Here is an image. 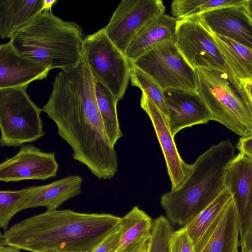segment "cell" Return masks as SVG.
<instances>
[{"instance_id":"cell-1","label":"cell","mask_w":252,"mask_h":252,"mask_svg":"<svg viewBox=\"0 0 252 252\" xmlns=\"http://www.w3.org/2000/svg\"><path fill=\"white\" fill-rule=\"evenodd\" d=\"M94 76L83 54L74 67L59 71L41 110L72 150V158L98 179L110 180L118 170L116 151L97 106Z\"/></svg>"},{"instance_id":"cell-2","label":"cell","mask_w":252,"mask_h":252,"mask_svg":"<svg viewBox=\"0 0 252 252\" xmlns=\"http://www.w3.org/2000/svg\"><path fill=\"white\" fill-rule=\"evenodd\" d=\"M121 219L106 213L47 210L0 233V246L11 245L31 252H92L117 228Z\"/></svg>"},{"instance_id":"cell-3","label":"cell","mask_w":252,"mask_h":252,"mask_svg":"<svg viewBox=\"0 0 252 252\" xmlns=\"http://www.w3.org/2000/svg\"><path fill=\"white\" fill-rule=\"evenodd\" d=\"M235 156L227 139L196 159L183 184L161 197L160 205L170 222L185 226L217 197L225 188L226 170Z\"/></svg>"},{"instance_id":"cell-4","label":"cell","mask_w":252,"mask_h":252,"mask_svg":"<svg viewBox=\"0 0 252 252\" xmlns=\"http://www.w3.org/2000/svg\"><path fill=\"white\" fill-rule=\"evenodd\" d=\"M84 39L79 25L63 21L50 10L41 12L18 31L9 41L21 55L51 69L64 70L80 62Z\"/></svg>"},{"instance_id":"cell-5","label":"cell","mask_w":252,"mask_h":252,"mask_svg":"<svg viewBox=\"0 0 252 252\" xmlns=\"http://www.w3.org/2000/svg\"><path fill=\"white\" fill-rule=\"evenodd\" d=\"M195 70L198 93L212 120L242 137L252 136V103L245 85L219 70Z\"/></svg>"},{"instance_id":"cell-6","label":"cell","mask_w":252,"mask_h":252,"mask_svg":"<svg viewBox=\"0 0 252 252\" xmlns=\"http://www.w3.org/2000/svg\"><path fill=\"white\" fill-rule=\"evenodd\" d=\"M26 88L0 89L1 147L17 148L45 135L42 112L30 98Z\"/></svg>"},{"instance_id":"cell-7","label":"cell","mask_w":252,"mask_h":252,"mask_svg":"<svg viewBox=\"0 0 252 252\" xmlns=\"http://www.w3.org/2000/svg\"><path fill=\"white\" fill-rule=\"evenodd\" d=\"M84 52L96 79L118 101L122 99L130 78L131 63L109 39L104 28L84 38Z\"/></svg>"},{"instance_id":"cell-8","label":"cell","mask_w":252,"mask_h":252,"mask_svg":"<svg viewBox=\"0 0 252 252\" xmlns=\"http://www.w3.org/2000/svg\"><path fill=\"white\" fill-rule=\"evenodd\" d=\"M131 63L153 79L163 90L176 88L198 93L196 70L173 41L160 43Z\"/></svg>"},{"instance_id":"cell-9","label":"cell","mask_w":252,"mask_h":252,"mask_svg":"<svg viewBox=\"0 0 252 252\" xmlns=\"http://www.w3.org/2000/svg\"><path fill=\"white\" fill-rule=\"evenodd\" d=\"M174 42L194 69L219 70L240 82L224 60L212 34L195 16L178 19Z\"/></svg>"},{"instance_id":"cell-10","label":"cell","mask_w":252,"mask_h":252,"mask_svg":"<svg viewBox=\"0 0 252 252\" xmlns=\"http://www.w3.org/2000/svg\"><path fill=\"white\" fill-rule=\"evenodd\" d=\"M165 11L161 0H122L104 27L105 33L125 55L130 43L143 27Z\"/></svg>"},{"instance_id":"cell-11","label":"cell","mask_w":252,"mask_h":252,"mask_svg":"<svg viewBox=\"0 0 252 252\" xmlns=\"http://www.w3.org/2000/svg\"><path fill=\"white\" fill-rule=\"evenodd\" d=\"M58 168L55 152L42 151L32 144L23 145L15 155L0 163V180H45L56 177Z\"/></svg>"},{"instance_id":"cell-12","label":"cell","mask_w":252,"mask_h":252,"mask_svg":"<svg viewBox=\"0 0 252 252\" xmlns=\"http://www.w3.org/2000/svg\"><path fill=\"white\" fill-rule=\"evenodd\" d=\"M224 186L234 203L240 241L248 230L252 215V159L240 153L236 156L226 170Z\"/></svg>"},{"instance_id":"cell-13","label":"cell","mask_w":252,"mask_h":252,"mask_svg":"<svg viewBox=\"0 0 252 252\" xmlns=\"http://www.w3.org/2000/svg\"><path fill=\"white\" fill-rule=\"evenodd\" d=\"M163 94L173 136L186 127L205 124L211 114L198 93L182 89L167 88Z\"/></svg>"},{"instance_id":"cell-14","label":"cell","mask_w":252,"mask_h":252,"mask_svg":"<svg viewBox=\"0 0 252 252\" xmlns=\"http://www.w3.org/2000/svg\"><path fill=\"white\" fill-rule=\"evenodd\" d=\"M195 17L211 33L252 48V20L245 4L216 8Z\"/></svg>"},{"instance_id":"cell-15","label":"cell","mask_w":252,"mask_h":252,"mask_svg":"<svg viewBox=\"0 0 252 252\" xmlns=\"http://www.w3.org/2000/svg\"><path fill=\"white\" fill-rule=\"evenodd\" d=\"M141 108L149 117L154 126L166 162L171 183V189L179 187L191 169V165L182 159L177 150L170 130L168 119L142 92L140 100Z\"/></svg>"},{"instance_id":"cell-16","label":"cell","mask_w":252,"mask_h":252,"mask_svg":"<svg viewBox=\"0 0 252 252\" xmlns=\"http://www.w3.org/2000/svg\"><path fill=\"white\" fill-rule=\"evenodd\" d=\"M51 69L18 53L9 41L0 45V89L26 88L47 78Z\"/></svg>"},{"instance_id":"cell-17","label":"cell","mask_w":252,"mask_h":252,"mask_svg":"<svg viewBox=\"0 0 252 252\" xmlns=\"http://www.w3.org/2000/svg\"><path fill=\"white\" fill-rule=\"evenodd\" d=\"M178 19L163 13L147 23L130 43L125 56L133 62L158 44L174 42Z\"/></svg>"},{"instance_id":"cell-18","label":"cell","mask_w":252,"mask_h":252,"mask_svg":"<svg viewBox=\"0 0 252 252\" xmlns=\"http://www.w3.org/2000/svg\"><path fill=\"white\" fill-rule=\"evenodd\" d=\"M82 182L81 176L73 175L39 186L24 202L20 211L38 207H44L47 210H57L64 202L81 193Z\"/></svg>"},{"instance_id":"cell-19","label":"cell","mask_w":252,"mask_h":252,"mask_svg":"<svg viewBox=\"0 0 252 252\" xmlns=\"http://www.w3.org/2000/svg\"><path fill=\"white\" fill-rule=\"evenodd\" d=\"M232 198L226 187L217 197L185 226L193 243L195 252H200L219 225Z\"/></svg>"},{"instance_id":"cell-20","label":"cell","mask_w":252,"mask_h":252,"mask_svg":"<svg viewBox=\"0 0 252 252\" xmlns=\"http://www.w3.org/2000/svg\"><path fill=\"white\" fill-rule=\"evenodd\" d=\"M42 12L43 0H0V37L10 39Z\"/></svg>"},{"instance_id":"cell-21","label":"cell","mask_w":252,"mask_h":252,"mask_svg":"<svg viewBox=\"0 0 252 252\" xmlns=\"http://www.w3.org/2000/svg\"><path fill=\"white\" fill-rule=\"evenodd\" d=\"M239 230L232 198L215 231L200 252H238Z\"/></svg>"},{"instance_id":"cell-22","label":"cell","mask_w":252,"mask_h":252,"mask_svg":"<svg viewBox=\"0 0 252 252\" xmlns=\"http://www.w3.org/2000/svg\"><path fill=\"white\" fill-rule=\"evenodd\" d=\"M224 60L244 85L252 82V48L212 33Z\"/></svg>"},{"instance_id":"cell-23","label":"cell","mask_w":252,"mask_h":252,"mask_svg":"<svg viewBox=\"0 0 252 252\" xmlns=\"http://www.w3.org/2000/svg\"><path fill=\"white\" fill-rule=\"evenodd\" d=\"M153 223L152 219L138 206L134 207L121 218V236L116 252L149 237Z\"/></svg>"},{"instance_id":"cell-24","label":"cell","mask_w":252,"mask_h":252,"mask_svg":"<svg viewBox=\"0 0 252 252\" xmlns=\"http://www.w3.org/2000/svg\"><path fill=\"white\" fill-rule=\"evenodd\" d=\"M95 92L97 106L106 133L111 143L114 146L123 136L117 115L118 101L113 94L97 80Z\"/></svg>"},{"instance_id":"cell-25","label":"cell","mask_w":252,"mask_h":252,"mask_svg":"<svg viewBox=\"0 0 252 252\" xmlns=\"http://www.w3.org/2000/svg\"><path fill=\"white\" fill-rule=\"evenodd\" d=\"M246 0H174L171 4V12L173 17L176 18L187 19L222 7L243 5Z\"/></svg>"},{"instance_id":"cell-26","label":"cell","mask_w":252,"mask_h":252,"mask_svg":"<svg viewBox=\"0 0 252 252\" xmlns=\"http://www.w3.org/2000/svg\"><path fill=\"white\" fill-rule=\"evenodd\" d=\"M38 186L29 187L18 190L0 191V227L6 230L12 218L24 202L37 189Z\"/></svg>"},{"instance_id":"cell-27","label":"cell","mask_w":252,"mask_h":252,"mask_svg":"<svg viewBox=\"0 0 252 252\" xmlns=\"http://www.w3.org/2000/svg\"><path fill=\"white\" fill-rule=\"evenodd\" d=\"M130 81L131 84L140 89L148 98L168 119L163 90L153 79L131 63Z\"/></svg>"},{"instance_id":"cell-28","label":"cell","mask_w":252,"mask_h":252,"mask_svg":"<svg viewBox=\"0 0 252 252\" xmlns=\"http://www.w3.org/2000/svg\"><path fill=\"white\" fill-rule=\"evenodd\" d=\"M173 231L166 217L160 216L153 220L147 252H171L170 240Z\"/></svg>"},{"instance_id":"cell-29","label":"cell","mask_w":252,"mask_h":252,"mask_svg":"<svg viewBox=\"0 0 252 252\" xmlns=\"http://www.w3.org/2000/svg\"><path fill=\"white\" fill-rule=\"evenodd\" d=\"M171 252H195L194 246L185 226L174 231L170 240Z\"/></svg>"},{"instance_id":"cell-30","label":"cell","mask_w":252,"mask_h":252,"mask_svg":"<svg viewBox=\"0 0 252 252\" xmlns=\"http://www.w3.org/2000/svg\"><path fill=\"white\" fill-rule=\"evenodd\" d=\"M121 236L120 224L92 252H116Z\"/></svg>"},{"instance_id":"cell-31","label":"cell","mask_w":252,"mask_h":252,"mask_svg":"<svg viewBox=\"0 0 252 252\" xmlns=\"http://www.w3.org/2000/svg\"><path fill=\"white\" fill-rule=\"evenodd\" d=\"M239 153L252 159V136L241 137L236 145Z\"/></svg>"},{"instance_id":"cell-32","label":"cell","mask_w":252,"mask_h":252,"mask_svg":"<svg viewBox=\"0 0 252 252\" xmlns=\"http://www.w3.org/2000/svg\"><path fill=\"white\" fill-rule=\"evenodd\" d=\"M240 252H252V215L248 230L243 239L240 241Z\"/></svg>"},{"instance_id":"cell-33","label":"cell","mask_w":252,"mask_h":252,"mask_svg":"<svg viewBox=\"0 0 252 252\" xmlns=\"http://www.w3.org/2000/svg\"><path fill=\"white\" fill-rule=\"evenodd\" d=\"M149 237L130 245L118 252H147Z\"/></svg>"},{"instance_id":"cell-34","label":"cell","mask_w":252,"mask_h":252,"mask_svg":"<svg viewBox=\"0 0 252 252\" xmlns=\"http://www.w3.org/2000/svg\"><path fill=\"white\" fill-rule=\"evenodd\" d=\"M21 249L11 245L0 246V252H20Z\"/></svg>"},{"instance_id":"cell-35","label":"cell","mask_w":252,"mask_h":252,"mask_svg":"<svg viewBox=\"0 0 252 252\" xmlns=\"http://www.w3.org/2000/svg\"><path fill=\"white\" fill-rule=\"evenodd\" d=\"M57 1V0H43V11L52 10L53 6Z\"/></svg>"},{"instance_id":"cell-36","label":"cell","mask_w":252,"mask_h":252,"mask_svg":"<svg viewBox=\"0 0 252 252\" xmlns=\"http://www.w3.org/2000/svg\"><path fill=\"white\" fill-rule=\"evenodd\" d=\"M245 7L248 15L252 20V0H246Z\"/></svg>"},{"instance_id":"cell-37","label":"cell","mask_w":252,"mask_h":252,"mask_svg":"<svg viewBox=\"0 0 252 252\" xmlns=\"http://www.w3.org/2000/svg\"><path fill=\"white\" fill-rule=\"evenodd\" d=\"M245 88L248 93L249 95L252 103V82L246 85Z\"/></svg>"},{"instance_id":"cell-38","label":"cell","mask_w":252,"mask_h":252,"mask_svg":"<svg viewBox=\"0 0 252 252\" xmlns=\"http://www.w3.org/2000/svg\"><path fill=\"white\" fill-rule=\"evenodd\" d=\"M44 252H70V251H59V250H50Z\"/></svg>"},{"instance_id":"cell-39","label":"cell","mask_w":252,"mask_h":252,"mask_svg":"<svg viewBox=\"0 0 252 252\" xmlns=\"http://www.w3.org/2000/svg\"><path fill=\"white\" fill-rule=\"evenodd\" d=\"M148 252V251H147Z\"/></svg>"}]
</instances>
